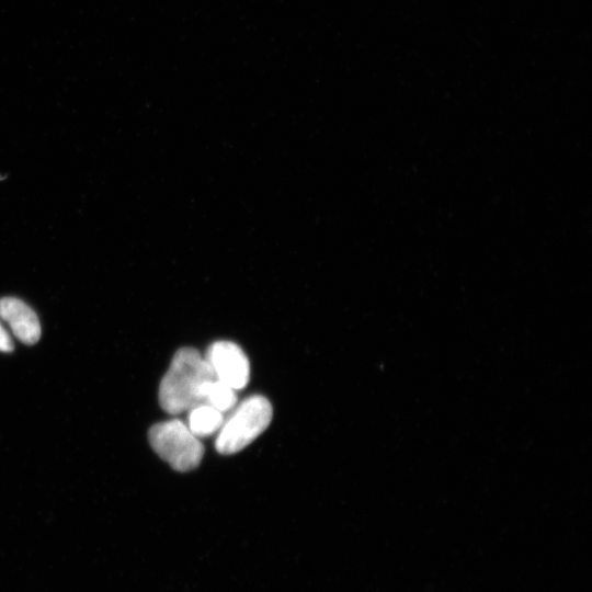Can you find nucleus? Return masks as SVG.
Segmentation results:
<instances>
[{"label":"nucleus","instance_id":"1","mask_svg":"<svg viewBox=\"0 0 592 592\" xmlns=\"http://www.w3.org/2000/svg\"><path fill=\"white\" fill-rule=\"evenodd\" d=\"M215 374L201 353L193 348L178 350L159 386V403L171 414L189 411L204 403L206 384Z\"/></svg>","mask_w":592,"mask_h":592},{"label":"nucleus","instance_id":"2","mask_svg":"<svg viewBox=\"0 0 592 592\" xmlns=\"http://www.w3.org/2000/svg\"><path fill=\"white\" fill-rule=\"evenodd\" d=\"M273 409L270 401L253 395L242 400L224 420L215 447L224 455L235 454L254 441L270 424Z\"/></svg>","mask_w":592,"mask_h":592},{"label":"nucleus","instance_id":"3","mask_svg":"<svg viewBox=\"0 0 592 592\" xmlns=\"http://www.w3.org/2000/svg\"><path fill=\"white\" fill-rule=\"evenodd\" d=\"M148 440L152 449L178 471L196 468L204 455V446L198 437L179 419L153 424Z\"/></svg>","mask_w":592,"mask_h":592},{"label":"nucleus","instance_id":"4","mask_svg":"<svg viewBox=\"0 0 592 592\" xmlns=\"http://www.w3.org/2000/svg\"><path fill=\"white\" fill-rule=\"evenodd\" d=\"M205 360L216 379L235 390L243 389L250 379V364L242 349L230 341H216L209 345Z\"/></svg>","mask_w":592,"mask_h":592},{"label":"nucleus","instance_id":"5","mask_svg":"<svg viewBox=\"0 0 592 592\" xmlns=\"http://www.w3.org/2000/svg\"><path fill=\"white\" fill-rule=\"evenodd\" d=\"M0 318L13 334L25 344H34L41 338V325L35 311L15 297L0 299Z\"/></svg>","mask_w":592,"mask_h":592},{"label":"nucleus","instance_id":"6","mask_svg":"<svg viewBox=\"0 0 592 592\" xmlns=\"http://www.w3.org/2000/svg\"><path fill=\"white\" fill-rule=\"evenodd\" d=\"M224 420L223 412L207 403H200L189 410L186 424L191 432L200 439L218 432Z\"/></svg>","mask_w":592,"mask_h":592},{"label":"nucleus","instance_id":"7","mask_svg":"<svg viewBox=\"0 0 592 592\" xmlns=\"http://www.w3.org/2000/svg\"><path fill=\"white\" fill-rule=\"evenodd\" d=\"M236 391L237 390L227 384L215 378L208 382L204 388V403H207L224 413L235 408L237 403Z\"/></svg>","mask_w":592,"mask_h":592},{"label":"nucleus","instance_id":"8","mask_svg":"<svg viewBox=\"0 0 592 592\" xmlns=\"http://www.w3.org/2000/svg\"><path fill=\"white\" fill-rule=\"evenodd\" d=\"M13 350V343L8 331L0 322V351L1 352H11Z\"/></svg>","mask_w":592,"mask_h":592}]
</instances>
